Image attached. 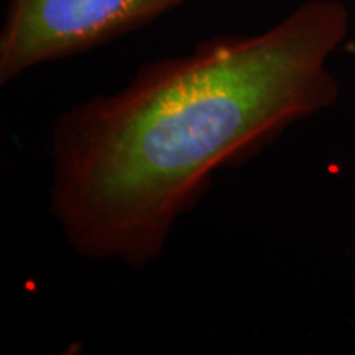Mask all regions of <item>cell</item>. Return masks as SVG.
I'll return each mask as SVG.
<instances>
[{
  "instance_id": "obj_1",
  "label": "cell",
  "mask_w": 355,
  "mask_h": 355,
  "mask_svg": "<svg viewBox=\"0 0 355 355\" xmlns=\"http://www.w3.org/2000/svg\"><path fill=\"white\" fill-rule=\"evenodd\" d=\"M350 30L340 0H308L260 33L219 35L148 61L51 130L50 212L79 257L153 265L217 171L245 166L331 109L329 60Z\"/></svg>"
},
{
  "instance_id": "obj_2",
  "label": "cell",
  "mask_w": 355,
  "mask_h": 355,
  "mask_svg": "<svg viewBox=\"0 0 355 355\" xmlns=\"http://www.w3.org/2000/svg\"><path fill=\"white\" fill-rule=\"evenodd\" d=\"M189 0H8L0 28V84L81 55L152 24Z\"/></svg>"
}]
</instances>
